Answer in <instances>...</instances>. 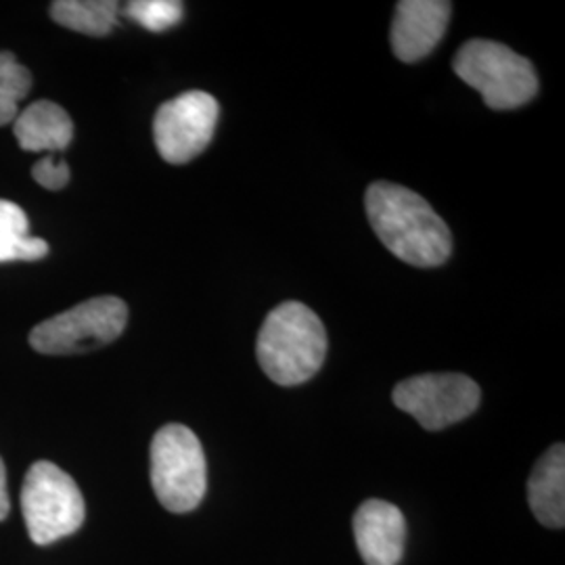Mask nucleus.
Returning <instances> with one entry per match:
<instances>
[{"instance_id": "a211bd4d", "label": "nucleus", "mask_w": 565, "mask_h": 565, "mask_svg": "<svg viewBox=\"0 0 565 565\" xmlns=\"http://www.w3.org/2000/svg\"><path fill=\"white\" fill-rule=\"evenodd\" d=\"M9 509H11V503H9V492H7V471H4V463L0 459V522L9 515Z\"/></svg>"}, {"instance_id": "423d86ee", "label": "nucleus", "mask_w": 565, "mask_h": 565, "mask_svg": "<svg viewBox=\"0 0 565 565\" xmlns=\"http://www.w3.org/2000/svg\"><path fill=\"white\" fill-rule=\"evenodd\" d=\"M128 323V306L120 298L102 296L78 303L36 324L30 345L41 354H81L118 340Z\"/></svg>"}, {"instance_id": "7ed1b4c3", "label": "nucleus", "mask_w": 565, "mask_h": 565, "mask_svg": "<svg viewBox=\"0 0 565 565\" xmlns=\"http://www.w3.org/2000/svg\"><path fill=\"white\" fill-rule=\"evenodd\" d=\"M452 67L497 111L518 109L539 93L534 65L501 42L484 39L465 42L452 60Z\"/></svg>"}, {"instance_id": "4468645a", "label": "nucleus", "mask_w": 565, "mask_h": 565, "mask_svg": "<svg viewBox=\"0 0 565 565\" xmlns=\"http://www.w3.org/2000/svg\"><path fill=\"white\" fill-rule=\"evenodd\" d=\"M49 254V243L28 233V216L18 203L0 200V264L32 263Z\"/></svg>"}, {"instance_id": "f3484780", "label": "nucleus", "mask_w": 565, "mask_h": 565, "mask_svg": "<svg viewBox=\"0 0 565 565\" xmlns=\"http://www.w3.org/2000/svg\"><path fill=\"white\" fill-rule=\"evenodd\" d=\"M32 177L44 189L61 191L70 182V166L51 153V156L42 158L41 162L34 163Z\"/></svg>"}, {"instance_id": "f257e3e1", "label": "nucleus", "mask_w": 565, "mask_h": 565, "mask_svg": "<svg viewBox=\"0 0 565 565\" xmlns=\"http://www.w3.org/2000/svg\"><path fill=\"white\" fill-rule=\"evenodd\" d=\"M364 207L375 235L398 260L431 268L450 258L452 235L419 193L394 182H373Z\"/></svg>"}, {"instance_id": "9d476101", "label": "nucleus", "mask_w": 565, "mask_h": 565, "mask_svg": "<svg viewBox=\"0 0 565 565\" xmlns=\"http://www.w3.org/2000/svg\"><path fill=\"white\" fill-rule=\"evenodd\" d=\"M354 541L366 565H398L406 543V522L401 509L371 499L354 513Z\"/></svg>"}, {"instance_id": "6e6552de", "label": "nucleus", "mask_w": 565, "mask_h": 565, "mask_svg": "<svg viewBox=\"0 0 565 565\" xmlns=\"http://www.w3.org/2000/svg\"><path fill=\"white\" fill-rule=\"evenodd\" d=\"M218 116V102L203 90H189L163 103L153 118V139L163 162L198 158L212 141Z\"/></svg>"}, {"instance_id": "39448f33", "label": "nucleus", "mask_w": 565, "mask_h": 565, "mask_svg": "<svg viewBox=\"0 0 565 565\" xmlns=\"http://www.w3.org/2000/svg\"><path fill=\"white\" fill-rule=\"evenodd\" d=\"M151 486L172 513H189L207 490V465L200 438L181 424L163 425L151 443Z\"/></svg>"}, {"instance_id": "f03ea898", "label": "nucleus", "mask_w": 565, "mask_h": 565, "mask_svg": "<svg viewBox=\"0 0 565 565\" xmlns=\"http://www.w3.org/2000/svg\"><path fill=\"white\" fill-rule=\"evenodd\" d=\"M256 354L275 384H306L321 371L327 356L323 321L306 303H279L264 321Z\"/></svg>"}, {"instance_id": "9b49d317", "label": "nucleus", "mask_w": 565, "mask_h": 565, "mask_svg": "<svg viewBox=\"0 0 565 565\" xmlns=\"http://www.w3.org/2000/svg\"><path fill=\"white\" fill-rule=\"evenodd\" d=\"M527 503L534 518L553 530L565 525V448L553 445L536 461L527 480Z\"/></svg>"}, {"instance_id": "dca6fc26", "label": "nucleus", "mask_w": 565, "mask_h": 565, "mask_svg": "<svg viewBox=\"0 0 565 565\" xmlns=\"http://www.w3.org/2000/svg\"><path fill=\"white\" fill-rule=\"evenodd\" d=\"M126 15L149 32H166L182 20L184 7L179 0H135L126 4Z\"/></svg>"}, {"instance_id": "2eb2a0df", "label": "nucleus", "mask_w": 565, "mask_h": 565, "mask_svg": "<svg viewBox=\"0 0 565 565\" xmlns=\"http://www.w3.org/2000/svg\"><path fill=\"white\" fill-rule=\"evenodd\" d=\"M32 88V74L13 53L0 51V126L13 124L20 116V102Z\"/></svg>"}, {"instance_id": "20e7f679", "label": "nucleus", "mask_w": 565, "mask_h": 565, "mask_svg": "<svg viewBox=\"0 0 565 565\" xmlns=\"http://www.w3.org/2000/svg\"><path fill=\"white\" fill-rule=\"evenodd\" d=\"M21 511L32 543L46 546L81 530L86 505L81 488L61 467L39 461L25 473Z\"/></svg>"}, {"instance_id": "1a4fd4ad", "label": "nucleus", "mask_w": 565, "mask_h": 565, "mask_svg": "<svg viewBox=\"0 0 565 565\" xmlns=\"http://www.w3.org/2000/svg\"><path fill=\"white\" fill-rule=\"evenodd\" d=\"M452 4L446 0H403L392 21V51L404 63L422 61L443 41Z\"/></svg>"}, {"instance_id": "ddd939ff", "label": "nucleus", "mask_w": 565, "mask_h": 565, "mask_svg": "<svg viewBox=\"0 0 565 565\" xmlns=\"http://www.w3.org/2000/svg\"><path fill=\"white\" fill-rule=\"evenodd\" d=\"M120 4L114 0H57L51 18L63 28L86 36H107L118 23Z\"/></svg>"}, {"instance_id": "f8f14e48", "label": "nucleus", "mask_w": 565, "mask_h": 565, "mask_svg": "<svg viewBox=\"0 0 565 565\" xmlns=\"http://www.w3.org/2000/svg\"><path fill=\"white\" fill-rule=\"evenodd\" d=\"M13 135L23 151H65L74 139V121L57 103H32L13 121Z\"/></svg>"}, {"instance_id": "0eeeda50", "label": "nucleus", "mask_w": 565, "mask_h": 565, "mask_svg": "<svg viewBox=\"0 0 565 565\" xmlns=\"http://www.w3.org/2000/svg\"><path fill=\"white\" fill-rule=\"evenodd\" d=\"M394 404L429 431L459 424L480 406V385L461 373H427L394 387Z\"/></svg>"}]
</instances>
